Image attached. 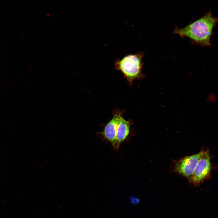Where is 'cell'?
I'll return each mask as SVG.
<instances>
[{
  "mask_svg": "<svg viewBox=\"0 0 218 218\" xmlns=\"http://www.w3.org/2000/svg\"><path fill=\"white\" fill-rule=\"evenodd\" d=\"M218 22V18L214 17L210 11L185 27H176L173 32L181 37L189 38L196 44L202 46H210L213 29Z\"/></svg>",
  "mask_w": 218,
  "mask_h": 218,
  "instance_id": "1",
  "label": "cell"
},
{
  "mask_svg": "<svg viewBox=\"0 0 218 218\" xmlns=\"http://www.w3.org/2000/svg\"><path fill=\"white\" fill-rule=\"evenodd\" d=\"M124 110L114 109L112 111V119L104 126L103 131L99 134L104 140L109 142L115 149L116 145L119 147L128 137L130 126L133 124L132 120H125L122 114Z\"/></svg>",
  "mask_w": 218,
  "mask_h": 218,
  "instance_id": "2",
  "label": "cell"
},
{
  "mask_svg": "<svg viewBox=\"0 0 218 218\" xmlns=\"http://www.w3.org/2000/svg\"><path fill=\"white\" fill-rule=\"evenodd\" d=\"M144 54L142 52L129 54L118 59L115 63V69L122 73L130 85H132L134 80H142L145 77L141 71Z\"/></svg>",
  "mask_w": 218,
  "mask_h": 218,
  "instance_id": "3",
  "label": "cell"
},
{
  "mask_svg": "<svg viewBox=\"0 0 218 218\" xmlns=\"http://www.w3.org/2000/svg\"><path fill=\"white\" fill-rule=\"evenodd\" d=\"M204 150L192 155L181 158L175 163L174 171L185 177L190 182L196 167Z\"/></svg>",
  "mask_w": 218,
  "mask_h": 218,
  "instance_id": "4",
  "label": "cell"
},
{
  "mask_svg": "<svg viewBox=\"0 0 218 218\" xmlns=\"http://www.w3.org/2000/svg\"><path fill=\"white\" fill-rule=\"evenodd\" d=\"M211 168L210 157L208 150L204 151L194 171L190 182L197 185L210 175Z\"/></svg>",
  "mask_w": 218,
  "mask_h": 218,
  "instance_id": "5",
  "label": "cell"
},
{
  "mask_svg": "<svg viewBox=\"0 0 218 218\" xmlns=\"http://www.w3.org/2000/svg\"><path fill=\"white\" fill-rule=\"evenodd\" d=\"M217 97L216 95L213 94H210L208 95L207 100L209 102H213L216 101Z\"/></svg>",
  "mask_w": 218,
  "mask_h": 218,
  "instance_id": "6",
  "label": "cell"
}]
</instances>
